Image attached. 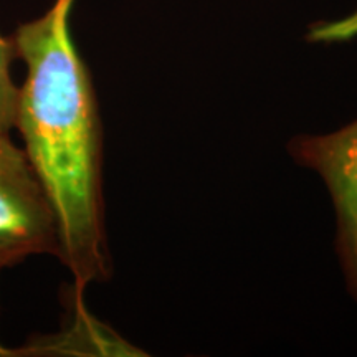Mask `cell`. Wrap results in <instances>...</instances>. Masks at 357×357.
Here are the masks:
<instances>
[{
  "label": "cell",
  "instance_id": "277c9868",
  "mask_svg": "<svg viewBox=\"0 0 357 357\" xmlns=\"http://www.w3.org/2000/svg\"><path fill=\"white\" fill-rule=\"evenodd\" d=\"M15 58L12 38L0 35V132H10L15 128L19 86L10 77V65Z\"/></svg>",
  "mask_w": 357,
  "mask_h": 357
},
{
  "label": "cell",
  "instance_id": "3957f363",
  "mask_svg": "<svg viewBox=\"0 0 357 357\" xmlns=\"http://www.w3.org/2000/svg\"><path fill=\"white\" fill-rule=\"evenodd\" d=\"M291 158L323 177L334 211L336 252L347 289L357 301V119L324 136H296L289 141Z\"/></svg>",
  "mask_w": 357,
  "mask_h": 357
},
{
  "label": "cell",
  "instance_id": "6da1fadb",
  "mask_svg": "<svg viewBox=\"0 0 357 357\" xmlns=\"http://www.w3.org/2000/svg\"><path fill=\"white\" fill-rule=\"evenodd\" d=\"M75 0H53L10 35L25 63L15 129L58 229V258L82 296L111 276L102 199V126L91 73L71 37Z\"/></svg>",
  "mask_w": 357,
  "mask_h": 357
},
{
  "label": "cell",
  "instance_id": "8992f818",
  "mask_svg": "<svg viewBox=\"0 0 357 357\" xmlns=\"http://www.w3.org/2000/svg\"><path fill=\"white\" fill-rule=\"evenodd\" d=\"M2 271V270H0ZM6 356H15V352H13L12 349H7L6 346L2 344V342H0V357H6Z\"/></svg>",
  "mask_w": 357,
  "mask_h": 357
},
{
  "label": "cell",
  "instance_id": "5b68a950",
  "mask_svg": "<svg viewBox=\"0 0 357 357\" xmlns=\"http://www.w3.org/2000/svg\"><path fill=\"white\" fill-rule=\"evenodd\" d=\"M323 33L329 42H342L357 35V12L352 13L344 20H339L336 24H324Z\"/></svg>",
  "mask_w": 357,
  "mask_h": 357
},
{
  "label": "cell",
  "instance_id": "7a4b0ae2",
  "mask_svg": "<svg viewBox=\"0 0 357 357\" xmlns=\"http://www.w3.org/2000/svg\"><path fill=\"white\" fill-rule=\"evenodd\" d=\"M32 255L58 258L55 213L25 151L0 132V270Z\"/></svg>",
  "mask_w": 357,
  "mask_h": 357
}]
</instances>
